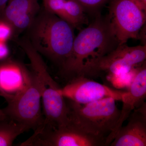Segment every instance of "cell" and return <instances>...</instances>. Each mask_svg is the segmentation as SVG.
Here are the masks:
<instances>
[{
	"instance_id": "13",
	"label": "cell",
	"mask_w": 146,
	"mask_h": 146,
	"mask_svg": "<svg viewBox=\"0 0 146 146\" xmlns=\"http://www.w3.org/2000/svg\"><path fill=\"white\" fill-rule=\"evenodd\" d=\"M39 10L37 0H11L1 18L10 24L17 36L28 29Z\"/></svg>"
},
{
	"instance_id": "5",
	"label": "cell",
	"mask_w": 146,
	"mask_h": 146,
	"mask_svg": "<svg viewBox=\"0 0 146 146\" xmlns=\"http://www.w3.org/2000/svg\"><path fill=\"white\" fill-rule=\"evenodd\" d=\"M107 19L118 44L122 45L129 39H139L145 24L146 11L135 0H112Z\"/></svg>"
},
{
	"instance_id": "18",
	"label": "cell",
	"mask_w": 146,
	"mask_h": 146,
	"mask_svg": "<svg viewBox=\"0 0 146 146\" xmlns=\"http://www.w3.org/2000/svg\"><path fill=\"white\" fill-rule=\"evenodd\" d=\"M14 36V31L10 24L0 18V42H5Z\"/></svg>"
},
{
	"instance_id": "9",
	"label": "cell",
	"mask_w": 146,
	"mask_h": 146,
	"mask_svg": "<svg viewBox=\"0 0 146 146\" xmlns=\"http://www.w3.org/2000/svg\"><path fill=\"white\" fill-rule=\"evenodd\" d=\"M60 91L65 98L80 104L107 98L121 101L125 92L112 89L83 76L73 77L64 87L60 88Z\"/></svg>"
},
{
	"instance_id": "10",
	"label": "cell",
	"mask_w": 146,
	"mask_h": 146,
	"mask_svg": "<svg viewBox=\"0 0 146 146\" xmlns=\"http://www.w3.org/2000/svg\"><path fill=\"white\" fill-rule=\"evenodd\" d=\"M32 71L23 63L9 58L0 62V96L7 103L25 91L32 78Z\"/></svg>"
},
{
	"instance_id": "12",
	"label": "cell",
	"mask_w": 146,
	"mask_h": 146,
	"mask_svg": "<svg viewBox=\"0 0 146 146\" xmlns=\"http://www.w3.org/2000/svg\"><path fill=\"white\" fill-rule=\"evenodd\" d=\"M128 119L127 124L120 128L109 146H146V103L135 108Z\"/></svg>"
},
{
	"instance_id": "11",
	"label": "cell",
	"mask_w": 146,
	"mask_h": 146,
	"mask_svg": "<svg viewBox=\"0 0 146 146\" xmlns=\"http://www.w3.org/2000/svg\"><path fill=\"white\" fill-rule=\"evenodd\" d=\"M146 97V62L134 68V76L128 90L125 92L121 101L123 106L120 111L119 117L112 133L108 137L106 146H109L116 133L122 126L133 110L142 104Z\"/></svg>"
},
{
	"instance_id": "23",
	"label": "cell",
	"mask_w": 146,
	"mask_h": 146,
	"mask_svg": "<svg viewBox=\"0 0 146 146\" xmlns=\"http://www.w3.org/2000/svg\"><path fill=\"white\" fill-rule=\"evenodd\" d=\"M11 1V0H9V1Z\"/></svg>"
},
{
	"instance_id": "3",
	"label": "cell",
	"mask_w": 146,
	"mask_h": 146,
	"mask_svg": "<svg viewBox=\"0 0 146 146\" xmlns=\"http://www.w3.org/2000/svg\"><path fill=\"white\" fill-rule=\"evenodd\" d=\"M68 100L66 103L68 123L106 142L119 117L121 110L116 104L117 101L113 98H107L80 104Z\"/></svg>"
},
{
	"instance_id": "4",
	"label": "cell",
	"mask_w": 146,
	"mask_h": 146,
	"mask_svg": "<svg viewBox=\"0 0 146 146\" xmlns=\"http://www.w3.org/2000/svg\"><path fill=\"white\" fill-rule=\"evenodd\" d=\"M23 50L39 81L45 121L55 126L64 125L68 120V106L60 88L50 75L40 54L30 44L26 45Z\"/></svg>"
},
{
	"instance_id": "15",
	"label": "cell",
	"mask_w": 146,
	"mask_h": 146,
	"mask_svg": "<svg viewBox=\"0 0 146 146\" xmlns=\"http://www.w3.org/2000/svg\"><path fill=\"white\" fill-rule=\"evenodd\" d=\"M85 12L82 6L76 0H66L60 18L74 28L79 27L88 22Z\"/></svg>"
},
{
	"instance_id": "16",
	"label": "cell",
	"mask_w": 146,
	"mask_h": 146,
	"mask_svg": "<svg viewBox=\"0 0 146 146\" xmlns=\"http://www.w3.org/2000/svg\"><path fill=\"white\" fill-rule=\"evenodd\" d=\"M66 1V0H42L44 9L60 18Z\"/></svg>"
},
{
	"instance_id": "17",
	"label": "cell",
	"mask_w": 146,
	"mask_h": 146,
	"mask_svg": "<svg viewBox=\"0 0 146 146\" xmlns=\"http://www.w3.org/2000/svg\"><path fill=\"white\" fill-rule=\"evenodd\" d=\"M79 3L84 10L94 11L99 9L112 0H76Z\"/></svg>"
},
{
	"instance_id": "14",
	"label": "cell",
	"mask_w": 146,
	"mask_h": 146,
	"mask_svg": "<svg viewBox=\"0 0 146 146\" xmlns=\"http://www.w3.org/2000/svg\"><path fill=\"white\" fill-rule=\"evenodd\" d=\"M29 130L25 126L8 117L0 120V146H10L16 138Z\"/></svg>"
},
{
	"instance_id": "21",
	"label": "cell",
	"mask_w": 146,
	"mask_h": 146,
	"mask_svg": "<svg viewBox=\"0 0 146 146\" xmlns=\"http://www.w3.org/2000/svg\"><path fill=\"white\" fill-rule=\"evenodd\" d=\"M141 8L146 11V0H135Z\"/></svg>"
},
{
	"instance_id": "8",
	"label": "cell",
	"mask_w": 146,
	"mask_h": 146,
	"mask_svg": "<svg viewBox=\"0 0 146 146\" xmlns=\"http://www.w3.org/2000/svg\"><path fill=\"white\" fill-rule=\"evenodd\" d=\"M29 86L13 101L3 109L7 117L35 130L44 120L41 111V89L38 78L32 70Z\"/></svg>"
},
{
	"instance_id": "22",
	"label": "cell",
	"mask_w": 146,
	"mask_h": 146,
	"mask_svg": "<svg viewBox=\"0 0 146 146\" xmlns=\"http://www.w3.org/2000/svg\"><path fill=\"white\" fill-rule=\"evenodd\" d=\"M7 117L3 109H0V120L4 119Z\"/></svg>"
},
{
	"instance_id": "19",
	"label": "cell",
	"mask_w": 146,
	"mask_h": 146,
	"mask_svg": "<svg viewBox=\"0 0 146 146\" xmlns=\"http://www.w3.org/2000/svg\"><path fill=\"white\" fill-rule=\"evenodd\" d=\"M10 51L5 42H0V62L9 58Z\"/></svg>"
},
{
	"instance_id": "2",
	"label": "cell",
	"mask_w": 146,
	"mask_h": 146,
	"mask_svg": "<svg viewBox=\"0 0 146 146\" xmlns=\"http://www.w3.org/2000/svg\"><path fill=\"white\" fill-rule=\"evenodd\" d=\"M118 45L107 18L98 16L75 37L70 54L61 70L66 75L73 77L80 76L89 64L109 53Z\"/></svg>"
},
{
	"instance_id": "7",
	"label": "cell",
	"mask_w": 146,
	"mask_h": 146,
	"mask_svg": "<svg viewBox=\"0 0 146 146\" xmlns=\"http://www.w3.org/2000/svg\"><path fill=\"white\" fill-rule=\"evenodd\" d=\"M21 146H106L103 139L82 132L67 123L53 127L42 122Z\"/></svg>"
},
{
	"instance_id": "20",
	"label": "cell",
	"mask_w": 146,
	"mask_h": 146,
	"mask_svg": "<svg viewBox=\"0 0 146 146\" xmlns=\"http://www.w3.org/2000/svg\"><path fill=\"white\" fill-rule=\"evenodd\" d=\"M9 0H0V18H1L4 11Z\"/></svg>"
},
{
	"instance_id": "1",
	"label": "cell",
	"mask_w": 146,
	"mask_h": 146,
	"mask_svg": "<svg viewBox=\"0 0 146 146\" xmlns=\"http://www.w3.org/2000/svg\"><path fill=\"white\" fill-rule=\"evenodd\" d=\"M74 27L62 18L43 9L27 30V37L35 49L63 67L71 50Z\"/></svg>"
},
{
	"instance_id": "6",
	"label": "cell",
	"mask_w": 146,
	"mask_h": 146,
	"mask_svg": "<svg viewBox=\"0 0 146 146\" xmlns=\"http://www.w3.org/2000/svg\"><path fill=\"white\" fill-rule=\"evenodd\" d=\"M146 45L130 47L126 44L117 46L104 56L89 64L80 76H96L102 73L108 76L125 74L145 61Z\"/></svg>"
}]
</instances>
